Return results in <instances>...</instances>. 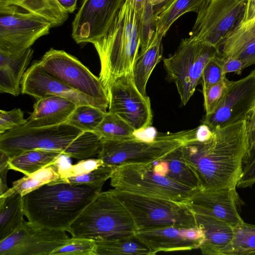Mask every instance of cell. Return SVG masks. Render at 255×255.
Wrapping results in <instances>:
<instances>
[{
  "mask_svg": "<svg viewBox=\"0 0 255 255\" xmlns=\"http://www.w3.org/2000/svg\"><path fill=\"white\" fill-rule=\"evenodd\" d=\"M224 40L255 42V18L236 25Z\"/></svg>",
  "mask_w": 255,
  "mask_h": 255,
  "instance_id": "b9f144b4",
  "label": "cell"
},
{
  "mask_svg": "<svg viewBox=\"0 0 255 255\" xmlns=\"http://www.w3.org/2000/svg\"><path fill=\"white\" fill-rule=\"evenodd\" d=\"M255 101V69L246 77L232 81L222 103L211 115H205L201 124L212 130L245 120Z\"/></svg>",
  "mask_w": 255,
  "mask_h": 255,
  "instance_id": "e0dca14e",
  "label": "cell"
},
{
  "mask_svg": "<svg viewBox=\"0 0 255 255\" xmlns=\"http://www.w3.org/2000/svg\"><path fill=\"white\" fill-rule=\"evenodd\" d=\"M62 154L56 151L32 149L9 157L8 164L9 169L28 175L53 164Z\"/></svg>",
  "mask_w": 255,
  "mask_h": 255,
  "instance_id": "d4e9b609",
  "label": "cell"
},
{
  "mask_svg": "<svg viewBox=\"0 0 255 255\" xmlns=\"http://www.w3.org/2000/svg\"><path fill=\"white\" fill-rule=\"evenodd\" d=\"M125 0H84L72 22L77 43H93L109 30Z\"/></svg>",
  "mask_w": 255,
  "mask_h": 255,
  "instance_id": "9a60e30c",
  "label": "cell"
},
{
  "mask_svg": "<svg viewBox=\"0 0 255 255\" xmlns=\"http://www.w3.org/2000/svg\"><path fill=\"white\" fill-rule=\"evenodd\" d=\"M27 122L20 109L10 111L0 110V134L24 126Z\"/></svg>",
  "mask_w": 255,
  "mask_h": 255,
  "instance_id": "60d3db41",
  "label": "cell"
},
{
  "mask_svg": "<svg viewBox=\"0 0 255 255\" xmlns=\"http://www.w3.org/2000/svg\"><path fill=\"white\" fill-rule=\"evenodd\" d=\"M194 214L197 225L204 234V241L199 248L202 254L226 255L233 238V227L213 217Z\"/></svg>",
  "mask_w": 255,
  "mask_h": 255,
  "instance_id": "7402d4cb",
  "label": "cell"
},
{
  "mask_svg": "<svg viewBox=\"0 0 255 255\" xmlns=\"http://www.w3.org/2000/svg\"><path fill=\"white\" fill-rule=\"evenodd\" d=\"M102 139L123 140L136 136L134 129L117 115L107 112L94 131Z\"/></svg>",
  "mask_w": 255,
  "mask_h": 255,
  "instance_id": "4dcf8cb0",
  "label": "cell"
},
{
  "mask_svg": "<svg viewBox=\"0 0 255 255\" xmlns=\"http://www.w3.org/2000/svg\"><path fill=\"white\" fill-rule=\"evenodd\" d=\"M33 54L31 48L18 53L0 51V93L17 96L21 82Z\"/></svg>",
  "mask_w": 255,
  "mask_h": 255,
  "instance_id": "44dd1931",
  "label": "cell"
},
{
  "mask_svg": "<svg viewBox=\"0 0 255 255\" xmlns=\"http://www.w3.org/2000/svg\"><path fill=\"white\" fill-rule=\"evenodd\" d=\"M110 182L114 188L120 190L186 204L198 190L158 175L154 171L152 163L118 166Z\"/></svg>",
  "mask_w": 255,
  "mask_h": 255,
  "instance_id": "ba28073f",
  "label": "cell"
},
{
  "mask_svg": "<svg viewBox=\"0 0 255 255\" xmlns=\"http://www.w3.org/2000/svg\"><path fill=\"white\" fill-rule=\"evenodd\" d=\"M66 232L24 221L18 230L0 241V255H51L71 239Z\"/></svg>",
  "mask_w": 255,
  "mask_h": 255,
  "instance_id": "5bb4252c",
  "label": "cell"
},
{
  "mask_svg": "<svg viewBox=\"0 0 255 255\" xmlns=\"http://www.w3.org/2000/svg\"><path fill=\"white\" fill-rule=\"evenodd\" d=\"M236 188L199 189L186 204L195 214L213 217L234 227L244 222L240 214L243 201Z\"/></svg>",
  "mask_w": 255,
  "mask_h": 255,
  "instance_id": "2e32d148",
  "label": "cell"
},
{
  "mask_svg": "<svg viewBox=\"0 0 255 255\" xmlns=\"http://www.w3.org/2000/svg\"><path fill=\"white\" fill-rule=\"evenodd\" d=\"M63 156L60 159V173L64 180L68 177L86 174L104 163L101 159L92 157L80 160L73 165L69 163L63 164L62 163Z\"/></svg>",
  "mask_w": 255,
  "mask_h": 255,
  "instance_id": "74e56055",
  "label": "cell"
},
{
  "mask_svg": "<svg viewBox=\"0 0 255 255\" xmlns=\"http://www.w3.org/2000/svg\"><path fill=\"white\" fill-rule=\"evenodd\" d=\"M44 69L75 90L109 107L108 92L100 78L75 57L51 48L39 61Z\"/></svg>",
  "mask_w": 255,
  "mask_h": 255,
  "instance_id": "8fae6325",
  "label": "cell"
},
{
  "mask_svg": "<svg viewBox=\"0 0 255 255\" xmlns=\"http://www.w3.org/2000/svg\"><path fill=\"white\" fill-rule=\"evenodd\" d=\"M106 112L91 105H78L66 123L83 131H94Z\"/></svg>",
  "mask_w": 255,
  "mask_h": 255,
  "instance_id": "1f68e13d",
  "label": "cell"
},
{
  "mask_svg": "<svg viewBox=\"0 0 255 255\" xmlns=\"http://www.w3.org/2000/svg\"><path fill=\"white\" fill-rule=\"evenodd\" d=\"M255 18V0H247L240 23L247 22Z\"/></svg>",
  "mask_w": 255,
  "mask_h": 255,
  "instance_id": "bcb514c9",
  "label": "cell"
},
{
  "mask_svg": "<svg viewBox=\"0 0 255 255\" xmlns=\"http://www.w3.org/2000/svg\"><path fill=\"white\" fill-rule=\"evenodd\" d=\"M95 242V255H150L148 248L135 235L113 240Z\"/></svg>",
  "mask_w": 255,
  "mask_h": 255,
  "instance_id": "f546056e",
  "label": "cell"
},
{
  "mask_svg": "<svg viewBox=\"0 0 255 255\" xmlns=\"http://www.w3.org/2000/svg\"><path fill=\"white\" fill-rule=\"evenodd\" d=\"M0 3L14 4L49 20L52 27L63 24L68 18V12L57 0H0Z\"/></svg>",
  "mask_w": 255,
  "mask_h": 255,
  "instance_id": "83f0119b",
  "label": "cell"
},
{
  "mask_svg": "<svg viewBox=\"0 0 255 255\" xmlns=\"http://www.w3.org/2000/svg\"><path fill=\"white\" fill-rule=\"evenodd\" d=\"M0 196L4 194L9 189L7 186L6 177L9 170L8 160V156L0 151Z\"/></svg>",
  "mask_w": 255,
  "mask_h": 255,
  "instance_id": "f6af8a7d",
  "label": "cell"
},
{
  "mask_svg": "<svg viewBox=\"0 0 255 255\" xmlns=\"http://www.w3.org/2000/svg\"><path fill=\"white\" fill-rule=\"evenodd\" d=\"M213 131L208 140L182 145L183 155L195 171L200 189L237 187L248 146L245 120Z\"/></svg>",
  "mask_w": 255,
  "mask_h": 255,
  "instance_id": "6da1fadb",
  "label": "cell"
},
{
  "mask_svg": "<svg viewBox=\"0 0 255 255\" xmlns=\"http://www.w3.org/2000/svg\"><path fill=\"white\" fill-rule=\"evenodd\" d=\"M246 0H205L189 37L211 45L219 54L223 41L241 20Z\"/></svg>",
  "mask_w": 255,
  "mask_h": 255,
  "instance_id": "7c38bea8",
  "label": "cell"
},
{
  "mask_svg": "<svg viewBox=\"0 0 255 255\" xmlns=\"http://www.w3.org/2000/svg\"><path fill=\"white\" fill-rule=\"evenodd\" d=\"M61 7L68 13H72L75 10L77 0H57Z\"/></svg>",
  "mask_w": 255,
  "mask_h": 255,
  "instance_id": "c3c4849f",
  "label": "cell"
},
{
  "mask_svg": "<svg viewBox=\"0 0 255 255\" xmlns=\"http://www.w3.org/2000/svg\"><path fill=\"white\" fill-rule=\"evenodd\" d=\"M219 56L222 59V70L224 75L234 72L239 75L245 69L244 63L241 60L235 58L223 57L220 55Z\"/></svg>",
  "mask_w": 255,
  "mask_h": 255,
  "instance_id": "ee69618b",
  "label": "cell"
},
{
  "mask_svg": "<svg viewBox=\"0 0 255 255\" xmlns=\"http://www.w3.org/2000/svg\"><path fill=\"white\" fill-rule=\"evenodd\" d=\"M198 127L154 137L145 140L137 136L123 140L103 139L97 158L106 163L119 166L131 163H150L163 158L188 142L196 139Z\"/></svg>",
  "mask_w": 255,
  "mask_h": 255,
  "instance_id": "8992f818",
  "label": "cell"
},
{
  "mask_svg": "<svg viewBox=\"0 0 255 255\" xmlns=\"http://www.w3.org/2000/svg\"><path fill=\"white\" fill-rule=\"evenodd\" d=\"M151 4L153 5H157L158 4H159L164 1H166V0H149Z\"/></svg>",
  "mask_w": 255,
  "mask_h": 255,
  "instance_id": "f907efd6",
  "label": "cell"
},
{
  "mask_svg": "<svg viewBox=\"0 0 255 255\" xmlns=\"http://www.w3.org/2000/svg\"><path fill=\"white\" fill-rule=\"evenodd\" d=\"M134 235L148 248L150 255L161 252L191 251L199 249L205 239L204 232L199 227L168 226L137 231Z\"/></svg>",
  "mask_w": 255,
  "mask_h": 255,
  "instance_id": "d6986e66",
  "label": "cell"
},
{
  "mask_svg": "<svg viewBox=\"0 0 255 255\" xmlns=\"http://www.w3.org/2000/svg\"><path fill=\"white\" fill-rule=\"evenodd\" d=\"M77 105L60 96H48L36 100L25 127L41 128L65 123Z\"/></svg>",
  "mask_w": 255,
  "mask_h": 255,
  "instance_id": "ffe728a7",
  "label": "cell"
},
{
  "mask_svg": "<svg viewBox=\"0 0 255 255\" xmlns=\"http://www.w3.org/2000/svg\"><path fill=\"white\" fill-rule=\"evenodd\" d=\"M52 27L42 16L14 4L0 3V51L12 53L26 50Z\"/></svg>",
  "mask_w": 255,
  "mask_h": 255,
  "instance_id": "30bf717a",
  "label": "cell"
},
{
  "mask_svg": "<svg viewBox=\"0 0 255 255\" xmlns=\"http://www.w3.org/2000/svg\"><path fill=\"white\" fill-rule=\"evenodd\" d=\"M232 81L225 75L217 83L203 92L205 115L212 114L223 101Z\"/></svg>",
  "mask_w": 255,
  "mask_h": 255,
  "instance_id": "d590c367",
  "label": "cell"
},
{
  "mask_svg": "<svg viewBox=\"0 0 255 255\" xmlns=\"http://www.w3.org/2000/svg\"><path fill=\"white\" fill-rule=\"evenodd\" d=\"M100 59L99 77L107 91L119 77L132 74L140 46L139 17L125 0L107 33L93 43Z\"/></svg>",
  "mask_w": 255,
  "mask_h": 255,
  "instance_id": "277c9868",
  "label": "cell"
},
{
  "mask_svg": "<svg viewBox=\"0 0 255 255\" xmlns=\"http://www.w3.org/2000/svg\"><path fill=\"white\" fill-rule=\"evenodd\" d=\"M233 232L226 255H255V225L244 222L234 227Z\"/></svg>",
  "mask_w": 255,
  "mask_h": 255,
  "instance_id": "d6a6232c",
  "label": "cell"
},
{
  "mask_svg": "<svg viewBox=\"0 0 255 255\" xmlns=\"http://www.w3.org/2000/svg\"><path fill=\"white\" fill-rule=\"evenodd\" d=\"M95 247L96 242L93 240L72 237L67 244L51 255H95Z\"/></svg>",
  "mask_w": 255,
  "mask_h": 255,
  "instance_id": "8d00e7d4",
  "label": "cell"
},
{
  "mask_svg": "<svg viewBox=\"0 0 255 255\" xmlns=\"http://www.w3.org/2000/svg\"><path fill=\"white\" fill-rule=\"evenodd\" d=\"M61 156L53 164L14 181L12 183V186L0 197L6 196L14 193H18L23 196L44 184L53 182L65 181L60 173Z\"/></svg>",
  "mask_w": 255,
  "mask_h": 255,
  "instance_id": "484cf974",
  "label": "cell"
},
{
  "mask_svg": "<svg viewBox=\"0 0 255 255\" xmlns=\"http://www.w3.org/2000/svg\"><path fill=\"white\" fill-rule=\"evenodd\" d=\"M163 34L155 33L148 47L139 52L133 65L132 75L134 83L139 92L145 97L146 85L156 65L162 57Z\"/></svg>",
  "mask_w": 255,
  "mask_h": 255,
  "instance_id": "603a6c76",
  "label": "cell"
},
{
  "mask_svg": "<svg viewBox=\"0 0 255 255\" xmlns=\"http://www.w3.org/2000/svg\"><path fill=\"white\" fill-rule=\"evenodd\" d=\"M25 216L23 196L14 193L0 197V241L11 235L23 225Z\"/></svg>",
  "mask_w": 255,
  "mask_h": 255,
  "instance_id": "cb8c5ba5",
  "label": "cell"
},
{
  "mask_svg": "<svg viewBox=\"0 0 255 255\" xmlns=\"http://www.w3.org/2000/svg\"><path fill=\"white\" fill-rule=\"evenodd\" d=\"M225 75H226L223 73L222 59L218 54L209 61L204 69L200 81L202 92L221 81Z\"/></svg>",
  "mask_w": 255,
  "mask_h": 255,
  "instance_id": "f35d334b",
  "label": "cell"
},
{
  "mask_svg": "<svg viewBox=\"0 0 255 255\" xmlns=\"http://www.w3.org/2000/svg\"><path fill=\"white\" fill-rule=\"evenodd\" d=\"M21 92L36 100L48 96L62 97L77 106L91 105L107 112V109L99 102L75 90L48 74L39 61L34 62L24 73L21 82Z\"/></svg>",
  "mask_w": 255,
  "mask_h": 255,
  "instance_id": "ac0fdd59",
  "label": "cell"
},
{
  "mask_svg": "<svg viewBox=\"0 0 255 255\" xmlns=\"http://www.w3.org/2000/svg\"><path fill=\"white\" fill-rule=\"evenodd\" d=\"M255 184V147L247 149L243 158L242 174L237 187H251Z\"/></svg>",
  "mask_w": 255,
  "mask_h": 255,
  "instance_id": "ab89813d",
  "label": "cell"
},
{
  "mask_svg": "<svg viewBox=\"0 0 255 255\" xmlns=\"http://www.w3.org/2000/svg\"><path fill=\"white\" fill-rule=\"evenodd\" d=\"M205 0H170L156 12V32L165 36L171 25L188 12L198 13Z\"/></svg>",
  "mask_w": 255,
  "mask_h": 255,
  "instance_id": "4316f807",
  "label": "cell"
},
{
  "mask_svg": "<svg viewBox=\"0 0 255 255\" xmlns=\"http://www.w3.org/2000/svg\"><path fill=\"white\" fill-rule=\"evenodd\" d=\"M218 54L211 45L189 37L182 40L172 55L163 58L166 79L175 84L182 106L193 95L206 64Z\"/></svg>",
  "mask_w": 255,
  "mask_h": 255,
  "instance_id": "9c48e42d",
  "label": "cell"
},
{
  "mask_svg": "<svg viewBox=\"0 0 255 255\" xmlns=\"http://www.w3.org/2000/svg\"><path fill=\"white\" fill-rule=\"evenodd\" d=\"M154 6L146 0L139 17L140 51L146 49L152 41L156 33V26Z\"/></svg>",
  "mask_w": 255,
  "mask_h": 255,
  "instance_id": "836d02e7",
  "label": "cell"
},
{
  "mask_svg": "<svg viewBox=\"0 0 255 255\" xmlns=\"http://www.w3.org/2000/svg\"><path fill=\"white\" fill-rule=\"evenodd\" d=\"M102 188L65 181L44 184L23 196L25 216L37 225L69 232Z\"/></svg>",
  "mask_w": 255,
  "mask_h": 255,
  "instance_id": "3957f363",
  "label": "cell"
},
{
  "mask_svg": "<svg viewBox=\"0 0 255 255\" xmlns=\"http://www.w3.org/2000/svg\"><path fill=\"white\" fill-rule=\"evenodd\" d=\"M247 135V149L255 147V101L245 119Z\"/></svg>",
  "mask_w": 255,
  "mask_h": 255,
  "instance_id": "7bdbcfd3",
  "label": "cell"
},
{
  "mask_svg": "<svg viewBox=\"0 0 255 255\" xmlns=\"http://www.w3.org/2000/svg\"><path fill=\"white\" fill-rule=\"evenodd\" d=\"M163 159L166 161L168 165L167 177L190 188L200 189L198 177L194 170L185 159L182 146L168 153Z\"/></svg>",
  "mask_w": 255,
  "mask_h": 255,
  "instance_id": "f1b7e54d",
  "label": "cell"
},
{
  "mask_svg": "<svg viewBox=\"0 0 255 255\" xmlns=\"http://www.w3.org/2000/svg\"><path fill=\"white\" fill-rule=\"evenodd\" d=\"M109 190L130 213L137 231L168 226L198 227L194 213L186 203L142 196L115 188Z\"/></svg>",
  "mask_w": 255,
  "mask_h": 255,
  "instance_id": "52a82bcc",
  "label": "cell"
},
{
  "mask_svg": "<svg viewBox=\"0 0 255 255\" xmlns=\"http://www.w3.org/2000/svg\"><path fill=\"white\" fill-rule=\"evenodd\" d=\"M139 17L143 10L146 0H129Z\"/></svg>",
  "mask_w": 255,
  "mask_h": 255,
  "instance_id": "681fc988",
  "label": "cell"
},
{
  "mask_svg": "<svg viewBox=\"0 0 255 255\" xmlns=\"http://www.w3.org/2000/svg\"><path fill=\"white\" fill-rule=\"evenodd\" d=\"M117 166L104 162L98 168L86 174L68 177L65 178L64 181L74 185L85 184L102 188L104 183L108 179H110Z\"/></svg>",
  "mask_w": 255,
  "mask_h": 255,
  "instance_id": "e575fe53",
  "label": "cell"
},
{
  "mask_svg": "<svg viewBox=\"0 0 255 255\" xmlns=\"http://www.w3.org/2000/svg\"><path fill=\"white\" fill-rule=\"evenodd\" d=\"M107 92L108 112L122 118L135 132L151 126L153 115L150 99L138 90L132 74L119 77L111 83Z\"/></svg>",
  "mask_w": 255,
  "mask_h": 255,
  "instance_id": "4fadbf2b",
  "label": "cell"
},
{
  "mask_svg": "<svg viewBox=\"0 0 255 255\" xmlns=\"http://www.w3.org/2000/svg\"><path fill=\"white\" fill-rule=\"evenodd\" d=\"M154 171L158 175L166 176L168 171V163L165 160L161 159L152 162Z\"/></svg>",
  "mask_w": 255,
  "mask_h": 255,
  "instance_id": "7dc6e473",
  "label": "cell"
},
{
  "mask_svg": "<svg viewBox=\"0 0 255 255\" xmlns=\"http://www.w3.org/2000/svg\"><path fill=\"white\" fill-rule=\"evenodd\" d=\"M102 143L95 131H83L66 122L41 128L22 126L0 134V151L8 157L41 149L80 160L97 156Z\"/></svg>",
  "mask_w": 255,
  "mask_h": 255,
  "instance_id": "7a4b0ae2",
  "label": "cell"
},
{
  "mask_svg": "<svg viewBox=\"0 0 255 255\" xmlns=\"http://www.w3.org/2000/svg\"><path fill=\"white\" fill-rule=\"evenodd\" d=\"M135 223L124 204L109 190L101 192L73 222L72 237L104 241L133 236Z\"/></svg>",
  "mask_w": 255,
  "mask_h": 255,
  "instance_id": "5b68a950",
  "label": "cell"
}]
</instances>
